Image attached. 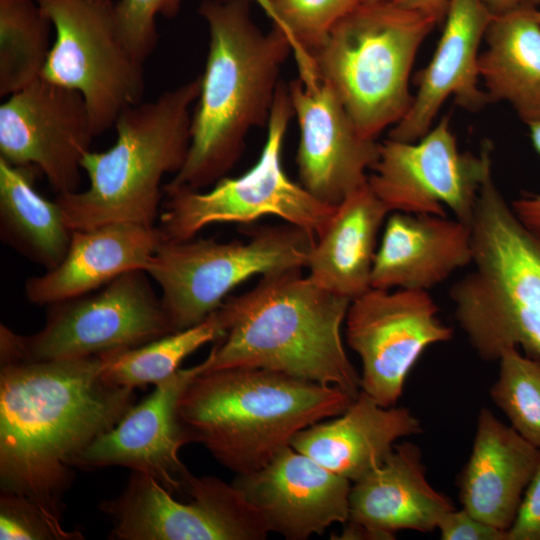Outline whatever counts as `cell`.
Segmentation results:
<instances>
[{
  "label": "cell",
  "mask_w": 540,
  "mask_h": 540,
  "mask_svg": "<svg viewBox=\"0 0 540 540\" xmlns=\"http://www.w3.org/2000/svg\"><path fill=\"white\" fill-rule=\"evenodd\" d=\"M183 0H117L113 13L119 34L131 52L141 63L157 46L156 17H174Z\"/></svg>",
  "instance_id": "1f68e13d"
},
{
  "label": "cell",
  "mask_w": 540,
  "mask_h": 540,
  "mask_svg": "<svg viewBox=\"0 0 540 540\" xmlns=\"http://www.w3.org/2000/svg\"><path fill=\"white\" fill-rule=\"evenodd\" d=\"M103 355L0 368V487L62 522L76 458L135 404L102 375Z\"/></svg>",
  "instance_id": "6da1fadb"
},
{
  "label": "cell",
  "mask_w": 540,
  "mask_h": 540,
  "mask_svg": "<svg viewBox=\"0 0 540 540\" xmlns=\"http://www.w3.org/2000/svg\"><path fill=\"white\" fill-rule=\"evenodd\" d=\"M530 139L540 154V121L528 124ZM518 219L530 230L540 235V194L523 193L511 203Z\"/></svg>",
  "instance_id": "d590c367"
},
{
  "label": "cell",
  "mask_w": 540,
  "mask_h": 540,
  "mask_svg": "<svg viewBox=\"0 0 540 540\" xmlns=\"http://www.w3.org/2000/svg\"><path fill=\"white\" fill-rule=\"evenodd\" d=\"M1 540H81L78 530L68 531L61 521L45 513L25 496L1 492Z\"/></svg>",
  "instance_id": "d6a6232c"
},
{
  "label": "cell",
  "mask_w": 540,
  "mask_h": 540,
  "mask_svg": "<svg viewBox=\"0 0 540 540\" xmlns=\"http://www.w3.org/2000/svg\"><path fill=\"white\" fill-rule=\"evenodd\" d=\"M493 14L482 0H448L445 25L428 65L417 74L418 90L406 115L388 138L413 142L431 128L449 97L470 112L490 100L478 87L479 48Z\"/></svg>",
  "instance_id": "d6986e66"
},
{
  "label": "cell",
  "mask_w": 540,
  "mask_h": 540,
  "mask_svg": "<svg viewBox=\"0 0 540 540\" xmlns=\"http://www.w3.org/2000/svg\"><path fill=\"white\" fill-rule=\"evenodd\" d=\"M55 30L41 78L81 94L95 136L141 103L143 63L123 42L112 5L87 0H36Z\"/></svg>",
  "instance_id": "8fae6325"
},
{
  "label": "cell",
  "mask_w": 540,
  "mask_h": 540,
  "mask_svg": "<svg viewBox=\"0 0 540 540\" xmlns=\"http://www.w3.org/2000/svg\"><path fill=\"white\" fill-rule=\"evenodd\" d=\"M438 310L425 290L371 288L351 300L345 337L361 360V391L381 406L396 404L424 350L453 336Z\"/></svg>",
  "instance_id": "5bb4252c"
},
{
  "label": "cell",
  "mask_w": 540,
  "mask_h": 540,
  "mask_svg": "<svg viewBox=\"0 0 540 540\" xmlns=\"http://www.w3.org/2000/svg\"><path fill=\"white\" fill-rule=\"evenodd\" d=\"M162 240L158 226L133 223L73 230L64 259L28 278L25 297L32 304L49 305L96 291L129 271H145Z\"/></svg>",
  "instance_id": "7402d4cb"
},
{
  "label": "cell",
  "mask_w": 540,
  "mask_h": 540,
  "mask_svg": "<svg viewBox=\"0 0 540 540\" xmlns=\"http://www.w3.org/2000/svg\"><path fill=\"white\" fill-rule=\"evenodd\" d=\"M198 12L208 26V55L187 157L164 193L201 190L226 176L248 132L268 124L280 70L293 49L279 27L263 32L254 23L248 0H204Z\"/></svg>",
  "instance_id": "7a4b0ae2"
},
{
  "label": "cell",
  "mask_w": 540,
  "mask_h": 540,
  "mask_svg": "<svg viewBox=\"0 0 540 540\" xmlns=\"http://www.w3.org/2000/svg\"><path fill=\"white\" fill-rule=\"evenodd\" d=\"M226 331L225 316L219 307L205 320L173 332L145 345L102 354V375L107 381L130 388L158 384L180 369L183 360Z\"/></svg>",
  "instance_id": "83f0119b"
},
{
  "label": "cell",
  "mask_w": 540,
  "mask_h": 540,
  "mask_svg": "<svg viewBox=\"0 0 540 540\" xmlns=\"http://www.w3.org/2000/svg\"><path fill=\"white\" fill-rule=\"evenodd\" d=\"M352 398L341 388L285 373L232 367L198 374L178 403L190 442L243 475L269 463L301 430L342 414Z\"/></svg>",
  "instance_id": "277c9868"
},
{
  "label": "cell",
  "mask_w": 540,
  "mask_h": 540,
  "mask_svg": "<svg viewBox=\"0 0 540 540\" xmlns=\"http://www.w3.org/2000/svg\"><path fill=\"white\" fill-rule=\"evenodd\" d=\"M536 4L494 15L479 56V77L490 101L509 103L527 125L540 121V24Z\"/></svg>",
  "instance_id": "484cf974"
},
{
  "label": "cell",
  "mask_w": 540,
  "mask_h": 540,
  "mask_svg": "<svg viewBox=\"0 0 540 540\" xmlns=\"http://www.w3.org/2000/svg\"><path fill=\"white\" fill-rule=\"evenodd\" d=\"M422 432L405 407H384L360 391L338 417L298 432L291 446L331 472L355 482L380 466L395 442Z\"/></svg>",
  "instance_id": "cb8c5ba5"
},
{
  "label": "cell",
  "mask_w": 540,
  "mask_h": 540,
  "mask_svg": "<svg viewBox=\"0 0 540 540\" xmlns=\"http://www.w3.org/2000/svg\"><path fill=\"white\" fill-rule=\"evenodd\" d=\"M290 39L298 64L364 0H256Z\"/></svg>",
  "instance_id": "4dcf8cb0"
},
{
  "label": "cell",
  "mask_w": 540,
  "mask_h": 540,
  "mask_svg": "<svg viewBox=\"0 0 540 540\" xmlns=\"http://www.w3.org/2000/svg\"><path fill=\"white\" fill-rule=\"evenodd\" d=\"M389 213L368 182L350 193L315 238L305 267L310 280L349 300L371 289L377 236Z\"/></svg>",
  "instance_id": "d4e9b609"
},
{
  "label": "cell",
  "mask_w": 540,
  "mask_h": 540,
  "mask_svg": "<svg viewBox=\"0 0 540 540\" xmlns=\"http://www.w3.org/2000/svg\"><path fill=\"white\" fill-rule=\"evenodd\" d=\"M491 147L461 152L444 116L413 142L386 139L367 182L389 212L446 216L470 225L484 181L492 174Z\"/></svg>",
  "instance_id": "4fadbf2b"
},
{
  "label": "cell",
  "mask_w": 540,
  "mask_h": 540,
  "mask_svg": "<svg viewBox=\"0 0 540 540\" xmlns=\"http://www.w3.org/2000/svg\"><path fill=\"white\" fill-rule=\"evenodd\" d=\"M262 515L269 532L289 540L321 535L349 518L351 481L291 445L233 483Z\"/></svg>",
  "instance_id": "ac0fdd59"
},
{
  "label": "cell",
  "mask_w": 540,
  "mask_h": 540,
  "mask_svg": "<svg viewBox=\"0 0 540 540\" xmlns=\"http://www.w3.org/2000/svg\"><path fill=\"white\" fill-rule=\"evenodd\" d=\"M473 270L450 290L455 318L485 361L509 348L540 359V235L484 181L470 222Z\"/></svg>",
  "instance_id": "8992f818"
},
{
  "label": "cell",
  "mask_w": 540,
  "mask_h": 540,
  "mask_svg": "<svg viewBox=\"0 0 540 540\" xmlns=\"http://www.w3.org/2000/svg\"><path fill=\"white\" fill-rule=\"evenodd\" d=\"M208 368L205 358L180 368L155 385L109 431L94 440L75 460L74 468L122 466L154 478L173 495L185 498L193 474L179 457L188 443L178 420V403L186 387Z\"/></svg>",
  "instance_id": "2e32d148"
},
{
  "label": "cell",
  "mask_w": 540,
  "mask_h": 540,
  "mask_svg": "<svg viewBox=\"0 0 540 540\" xmlns=\"http://www.w3.org/2000/svg\"><path fill=\"white\" fill-rule=\"evenodd\" d=\"M187 502L154 478L134 472L124 490L99 508L114 540H262L270 533L259 511L234 484L192 476Z\"/></svg>",
  "instance_id": "7c38bea8"
},
{
  "label": "cell",
  "mask_w": 540,
  "mask_h": 540,
  "mask_svg": "<svg viewBox=\"0 0 540 540\" xmlns=\"http://www.w3.org/2000/svg\"><path fill=\"white\" fill-rule=\"evenodd\" d=\"M52 23L36 0H0V96L41 78Z\"/></svg>",
  "instance_id": "f1b7e54d"
},
{
  "label": "cell",
  "mask_w": 540,
  "mask_h": 540,
  "mask_svg": "<svg viewBox=\"0 0 540 540\" xmlns=\"http://www.w3.org/2000/svg\"><path fill=\"white\" fill-rule=\"evenodd\" d=\"M536 5L540 4V0H533Z\"/></svg>",
  "instance_id": "60d3db41"
},
{
  "label": "cell",
  "mask_w": 540,
  "mask_h": 540,
  "mask_svg": "<svg viewBox=\"0 0 540 540\" xmlns=\"http://www.w3.org/2000/svg\"><path fill=\"white\" fill-rule=\"evenodd\" d=\"M200 87L201 75L121 113L114 144L105 151L90 150L82 160L88 187L55 198L72 231L110 223L156 226L162 179L176 174L187 157L190 108Z\"/></svg>",
  "instance_id": "5b68a950"
},
{
  "label": "cell",
  "mask_w": 540,
  "mask_h": 540,
  "mask_svg": "<svg viewBox=\"0 0 540 540\" xmlns=\"http://www.w3.org/2000/svg\"><path fill=\"white\" fill-rule=\"evenodd\" d=\"M34 167L0 157V237L20 255L45 268L64 259L72 236L61 207L34 187Z\"/></svg>",
  "instance_id": "4316f807"
},
{
  "label": "cell",
  "mask_w": 540,
  "mask_h": 540,
  "mask_svg": "<svg viewBox=\"0 0 540 540\" xmlns=\"http://www.w3.org/2000/svg\"><path fill=\"white\" fill-rule=\"evenodd\" d=\"M87 1L98 3V4H103V5H112L113 4L112 0H87Z\"/></svg>",
  "instance_id": "f35d334b"
},
{
  "label": "cell",
  "mask_w": 540,
  "mask_h": 540,
  "mask_svg": "<svg viewBox=\"0 0 540 540\" xmlns=\"http://www.w3.org/2000/svg\"><path fill=\"white\" fill-rule=\"evenodd\" d=\"M498 361L499 374L490 396L510 426L540 450V359L509 348Z\"/></svg>",
  "instance_id": "f546056e"
},
{
  "label": "cell",
  "mask_w": 540,
  "mask_h": 540,
  "mask_svg": "<svg viewBox=\"0 0 540 540\" xmlns=\"http://www.w3.org/2000/svg\"><path fill=\"white\" fill-rule=\"evenodd\" d=\"M394 3L424 13L438 24L445 19L448 0H392Z\"/></svg>",
  "instance_id": "8d00e7d4"
},
{
  "label": "cell",
  "mask_w": 540,
  "mask_h": 540,
  "mask_svg": "<svg viewBox=\"0 0 540 540\" xmlns=\"http://www.w3.org/2000/svg\"><path fill=\"white\" fill-rule=\"evenodd\" d=\"M506 535L507 540H540V459Z\"/></svg>",
  "instance_id": "e575fe53"
},
{
  "label": "cell",
  "mask_w": 540,
  "mask_h": 540,
  "mask_svg": "<svg viewBox=\"0 0 540 540\" xmlns=\"http://www.w3.org/2000/svg\"><path fill=\"white\" fill-rule=\"evenodd\" d=\"M315 238L285 222L255 228L246 241L163 239L145 271L159 286L164 312L177 332L205 320L243 281L277 270L305 268Z\"/></svg>",
  "instance_id": "ba28073f"
},
{
  "label": "cell",
  "mask_w": 540,
  "mask_h": 540,
  "mask_svg": "<svg viewBox=\"0 0 540 540\" xmlns=\"http://www.w3.org/2000/svg\"><path fill=\"white\" fill-rule=\"evenodd\" d=\"M437 24L392 0L363 1L299 64L300 78L330 86L358 132L375 140L409 111L410 73Z\"/></svg>",
  "instance_id": "52a82bcc"
},
{
  "label": "cell",
  "mask_w": 540,
  "mask_h": 540,
  "mask_svg": "<svg viewBox=\"0 0 540 540\" xmlns=\"http://www.w3.org/2000/svg\"><path fill=\"white\" fill-rule=\"evenodd\" d=\"M293 115L289 87L280 81L257 162L238 177L221 178L208 191L165 192L158 225L163 239L188 240L211 224H247L264 216L279 217L317 237L336 207L317 200L282 167L283 141Z\"/></svg>",
  "instance_id": "9c48e42d"
},
{
  "label": "cell",
  "mask_w": 540,
  "mask_h": 540,
  "mask_svg": "<svg viewBox=\"0 0 540 540\" xmlns=\"http://www.w3.org/2000/svg\"><path fill=\"white\" fill-rule=\"evenodd\" d=\"M533 13H534L535 19H536L537 22L540 24V10H538L537 8H535Z\"/></svg>",
  "instance_id": "ab89813d"
},
{
  "label": "cell",
  "mask_w": 540,
  "mask_h": 540,
  "mask_svg": "<svg viewBox=\"0 0 540 540\" xmlns=\"http://www.w3.org/2000/svg\"><path fill=\"white\" fill-rule=\"evenodd\" d=\"M41 330L0 327V363L83 358L136 348L173 333L144 270L78 297L47 305Z\"/></svg>",
  "instance_id": "30bf717a"
},
{
  "label": "cell",
  "mask_w": 540,
  "mask_h": 540,
  "mask_svg": "<svg viewBox=\"0 0 540 540\" xmlns=\"http://www.w3.org/2000/svg\"><path fill=\"white\" fill-rule=\"evenodd\" d=\"M289 93L300 139L296 156L300 184L317 200L337 207L367 183L378 143L363 137L327 84L292 81Z\"/></svg>",
  "instance_id": "e0dca14e"
},
{
  "label": "cell",
  "mask_w": 540,
  "mask_h": 540,
  "mask_svg": "<svg viewBox=\"0 0 540 540\" xmlns=\"http://www.w3.org/2000/svg\"><path fill=\"white\" fill-rule=\"evenodd\" d=\"M94 137L81 94L43 78L0 105V157L37 168L57 195L79 191Z\"/></svg>",
  "instance_id": "9a60e30c"
},
{
  "label": "cell",
  "mask_w": 540,
  "mask_h": 540,
  "mask_svg": "<svg viewBox=\"0 0 540 540\" xmlns=\"http://www.w3.org/2000/svg\"><path fill=\"white\" fill-rule=\"evenodd\" d=\"M364 1H375V0H364Z\"/></svg>",
  "instance_id": "b9f144b4"
},
{
  "label": "cell",
  "mask_w": 540,
  "mask_h": 540,
  "mask_svg": "<svg viewBox=\"0 0 540 540\" xmlns=\"http://www.w3.org/2000/svg\"><path fill=\"white\" fill-rule=\"evenodd\" d=\"M437 529L442 540H507L506 531L477 519L464 508L447 512Z\"/></svg>",
  "instance_id": "836d02e7"
},
{
  "label": "cell",
  "mask_w": 540,
  "mask_h": 540,
  "mask_svg": "<svg viewBox=\"0 0 540 540\" xmlns=\"http://www.w3.org/2000/svg\"><path fill=\"white\" fill-rule=\"evenodd\" d=\"M540 459V450L482 408L470 457L459 479L463 508L506 531Z\"/></svg>",
  "instance_id": "603a6c76"
},
{
  "label": "cell",
  "mask_w": 540,
  "mask_h": 540,
  "mask_svg": "<svg viewBox=\"0 0 540 540\" xmlns=\"http://www.w3.org/2000/svg\"><path fill=\"white\" fill-rule=\"evenodd\" d=\"M452 509L428 483L420 449L410 442L395 444L380 466L353 482L349 518L338 538L388 540L397 530L432 531Z\"/></svg>",
  "instance_id": "ffe728a7"
},
{
  "label": "cell",
  "mask_w": 540,
  "mask_h": 540,
  "mask_svg": "<svg viewBox=\"0 0 540 540\" xmlns=\"http://www.w3.org/2000/svg\"><path fill=\"white\" fill-rule=\"evenodd\" d=\"M472 259L470 225L446 216L391 212L375 254L371 288L429 291Z\"/></svg>",
  "instance_id": "44dd1931"
},
{
  "label": "cell",
  "mask_w": 540,
  "mask_h": 540,
  "mask_svg": "<svg viewBox=\"0 0 540 540\" xmlns=\"http://www.w3.org/2000/svg\"><path fill=\"white\" fill-rule=\"evenodd\" d=\"M525 0H482L493 15H500L518 8Z\"/></svg>",
  "instance_id": "74e56055"
},
{
  "label": "cell",
  "mask_w": 540,
  "mask_h": 540,
  "mask_svg": "<svg viewBox=\"0 0 540 540\" xmlns=\"http://www.w3.org/2000/svg\"><path fill=\"white\" fill-rule=\"evenodd\" d=\"M302 269L267 273L252 289L225 299L226 331L207 355L205 371L262 368L357 397L360 375L341 335L351 300L316 285Z\"/></svg>",
  "instance_id": "3957f363"
}]
</instances>
